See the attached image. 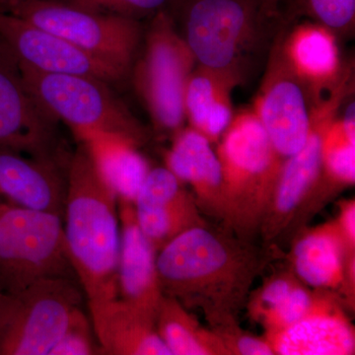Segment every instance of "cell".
I'll return each mask as SVG.
<instances>
[{"label":"cell","mask_w":355,"mask_h":355,"mask_svg":"<svg viewBox=\"0 0 355 355\" xmlns=\"http://www.w3.org/2000/svg\"><path fill=\"white\" fill-rule=\"evenodd\" d=\"M265 246L205 226L186 231L157 253L163 295L198 310L210 329L239 322L254 280L272 260Z\"/></svg>","instance_id":"6da1fadb"},{"label":"cell","mask_w":355,"mask_h":355,"mask_svg":"<svg viewBox=\"0 0 355 355\" xmlns=\"http://www.w3.org/2000/svg\"><path fill=\"white\" fill-rule=\"evenodd\" d=\"M62 219L70 263L88 304L118 298V198L81 142L69 158Z\"/></svg>","instance_id":"7a4b0ae2"},{"label":"cell","mask_w":355,"mask_h":355,"mask_svg":"<svg viewBox=\"0 0 355 355\" xmlns=\"http://www.w3.org/2000/svg\"><path fill=\"white\" fill-rule=\"evenodd\" d=\"M226 230L254 241L286 158L273 147L253 109L234 114L217 142Z\"/></svg>","instance_id":"3957f363"},{"label":"cell","mask_w":355,"mask_h":355,"mask_svg":"<svg viewBox=\"0 0 355 355\" xmlns=\"http://www.w3.org/2000/svg\"><path fill=\"white\" fill-rule=\"evenodd\" d=\"M26 85L55 120L71 130L77 142L94 133H113L144 144L147 133L108 83L96 77L49 73L20 64Z\"/></svg>","instance_id":"277c9868"},{"label":"cell","mask_w":355,"mask_h":355,"mask_svg":"<svg viewBox=\"0 0 355 355\" xmlns=\"http://www.w3.org/2000/svg\"><path fill=\"white\" fill-rule=\"evenodd\" d=\"M144 39L130 69L133 87L156 130L174 135L184 127V90L197 60L168 11L153 16Z\"/></svg>","instance_id":"5b68a950"},{"label":"cell","mask_w":355,"mask_h":355,"mask_svg":"<svg viewBox=\"0 0 355 355\" xmlns=\"http://www.w3.org/2000/svg\"><path fill=\"white\" fill-rule=\"evenodd\" d=\"M50 277L76 279L65 244L64 219L0 198V291Z\"/></svg>","instance_id":"8992f818"},{"label":"cell","mask_w":355,"mask_h":355,"mask_svg":"<svg viewBox=\"0 0 355 355\" xmlns=\"http://www.w3.org/2000/svg\"><path fill=\"white\" fill-rule=\"evenodd\" d=\"M83 301L78 282L67 277L0 291V355L50 354Z\"/></svg>","instance_id":"52a82bcc"},{"label":"cell","mask_w":355,"mask_h":355,"mask_svg":"<svg viewBox=\"0 0 355 355\" xmlns=\"http://www.w3.org/2000/svg\"><path fill=\"white\" fill-rule=\"evenodd\" d=\"M3 12L29 21L125 73L132 69L142 40L139 20L91 12L55 0H26Z\"/></svg>","instance_id":"ba28073f"},{"label":"cell","mask_w":355,"mask_h":355,"mask_svg":"<svg viewBox=\"0 0 355 355\" xmlns=\"http://www.w3.org/2000/svg\"><path fill=\"white\" fill-rule=\"evenodd\" d=\"M354 84V72H350L313 106L307 139L300 150L284 160L272 202L261 223L260 235L268 246L287 232L298 210L314 190L321 174L324 135L345 99L352 95Z\"/></svg>","instance_id":"9c48e42d"},{"label":"cell","mask_w":355,"mask_h":355,"mask_svg":"<svg viewBox=\"0 0 355 355\" xmlns=\"http://www.w3.org/2000/svg\"><path fill=\"white\" fill-rule=\"evenodd\" d=\"M261 20L258 0H188L182 36L198 64L217 69L241 67Z\"/></svg>","instance_id":"30bf717a"},{"label":"cell","mask_w":355,"mask_h":355,"mask_svg":"<svg viewBox=\"0 0 355 355\" xmlns=\"http://www.w3.org/2000/svg\"><path fill=\"white\" fill-rule=\"evenodd\" d=\"M0 147L32 157H67L58 121L30 92L19 60L0 37Z\"/></svg>","instance_id":"8fae6325"},{"label":"cell","mask_w":355,"mask_h":355,"mask_svg":"<svg viewBox=\"0 0 355 355\" xmlns=\"http://www.w3.org/2000/svg\"><path fill=\"white\" fill-rule=\"evenodd\" d=\"M313 106L309 91L287 62L279 35L270 51L253 111L282 157L293 155L304 146Z\"/></svg>","instance_id":"7c38bea8"},{"label":"cell","mask_w":355,"mask_h":355,"mask_svg":"<svg viewBox=\"0 0 355 355\" xmlns=\"http://www.w3.org/2000/svg\"><path fill=\"white\" fill-rule=\"evenodd\" d=\"M0 37L20 64L40 71L92 76L108 83L128 76L57 35L3 11H0Z\"/></svg>","instance_id":"4fadbf2b"},{"label":"cell","mask_w":355,"mask_h":355,"mask_svg":"<svg viewBox=\"0 0 355 355\" xmlns=\"http://www.w3.org/2000/svg\"><path fill=\"white\" fill-rule=\"evenodd\" d=\"M133 205L139 228L157 253L186 231L209 224L191 191L166 166L149 170Z\"/></svg>","instance_id":"5bb4252c"},{"label":"cell","mask_w":355,"mask_h":355,"mask_svg":"<svg viewBox=\"0 0 355 355\" xmlns=\"http://www.w3.org/2000/svg\"><path fill=\"white\" fill-rule=\"evenodd\" d=\"M342 298L327 289H315L304 316L266 340L277 355H354L355 331Z\"/></svg>","instance_id":"9a60e30c"},{"label":"cell","mask_w":355,"mask_h":355,"mask_svg":"<svg viewBox=\"0 0 355 355\" xmlns=\"http://www.w3.org/2000/svg\"><path fill=\"white\" fill-rule=\"evenodd\" d=\"M70 155L32 157L0 147V198L64 218Z\"/></svg>","instance_id":"2e32d148"},{"label":"cell","mask_w":355,"mask_h":355,"mask_svg":"<svg viewBox=\"0 0 355 355\" xmlns=\"http://www.w3.org/2000/svg\"><path fill=\"white\" fill-rule=\"evenodd\" d=\"M336 35L316 22L296 25L280 35L282 51L296 76L309 91L313 104L319 102L352 71L343 67Z\"/></svg>","instance_id":"e0dca14e"},{"label":"cell","mask_w":355,"mask_h":355,"mask_svg":"<svg viewBox=\"0 0 355 355\" xmlns=\"http://www.w3.org/2000/svg\"><path fill=\"white\" fill-rule=\"evenodd\" d=\"M118 209L121 225L119 298L155 319L163 297L156 265L157 252L139 228L135 205L118 200Z\"/></svg>","instance_id":"ac0fdd59"},{"label":"cell","mask_w":355,"mask_h":355,"mask_svg":"<svg viewBox=\"0 0 355 355\" xmlns=\"http://www.w3.org/2000/svg\"><path fill=\"white\" fill-rule=\"evenodd\" d=\"M173 137L172 146L165 155L166 167L190 186L200 212L222 223L221 167L211 142L190 127H184Z\"/></svg>","instance_id":"d6986e66"},{"label":"cell","mask_w":355,"mask_h":355,"mask_svg":"<svg viewBox=\"0 0 355 355\" xmlns=\"http://www.w3.org/2000/svg\"><path fill=\"white\" fill-rule=\"evenodd\" d=\"M101 354L171 355L156 331L155 319L121 298L88 304Z\"/></svg>","instance_id":"ffe728a7"},{"label":"cell","mask_w":355,"mask_h":355,"mask_svg":"<svg viewBox=\"0 0 355 355\" xmlns=\"http://www.w3.org/2000/svg\"><path fill=\"white\" fill-rule=\"evenodd\" d=\"M350 253L336 220L306 229L293 243L291 268L296 275L315 289H327L349 303L345 268Z\"/></svg>","instance_id":"44dd1931"},{"label":"cell","mask_w":355,"mask_h":355,"mask_svg":"<svg viewBox=\"0 0 355 355\" xmlns=\"http://www.w3.org/2000/svg\"><path fill=\"white\" fill-rule=\"evenodd\" d=\"M242 80L241 67L217 69L196 65L184 90L189 127L217 144L234 116L232 93Z\"/></svg>","instance_id":"7402d4cb"},{"label":"cell","mask_w":355,"mask_h":355,"mask_svg":"<svg viewBox=\"0 0 355 355\" xmlns=\"http://www.w3.org/2000/svg\"><path fill=\"white\" fill-rule=\"evenodd\" d=\"M103 181L118 200L135 203L151 169L135 140L113 133H94L80 141Z\"/></svg>","instance_id":"603a6c76"},{"label":"cell","mask_w":355,"mask_h":355,"mask_svg":"<svg viewBox=\"0 0 355 355\" xmlns=\"http://www.w3.org/2000/svg\"><path fill=\"white\" fill-rule=\"evenodd\" d=\"M355 182V137L349 135L338 116L331 123L322 148L321 174L314 190L298 210L291 228L312 216L338 191Z\"/></svg>","instance_id":"cb8c5ba5"},{"label":"cell","mask_w":355,"mask_h":355,"mask_svg":"<svg viewBox=\"0 0 355 355\" xmlns=\"http://www.w3.org/2000/svg\"><path fill=\"white\" fill-rule=\"evenodd\" d=\"M158 336L171 355H230L220 338L205 328L177 299L163 295L156 311Z\"/></svg>","instance_id":"d4e9b609"},{"label":"cell","mask_w":355,"mask_h":355,"mask_svg":"<svg viewBox=\"0 0 355 355\" xmlns=\"http://www.w3.org/2000/svg\"><path fill=\"white\" fill-rule=\"evenodd\" d=\"M293 16H305L329 28L336 36L354 34L355 0H287Z\"/></svg>","instance_id":"484cf974"},{"label":"cell","mask_w":355,"mask_h":355,"mask_svg":"<svg viewBox=\"0 0 355 355\" xmlns=\"http://www.w3.org/2000/svg\"><path fill=\"white\" fill-rule=\"evenodd\" d=\"M300 282L302 280L291 266L288 270H280L266 277L257 291L250 293L246 304L248 314L259 323L266 313L279 305Z\"/></svg>","instance_id":"4316f807"},{"label":"cell","mask_w":355,"mask_h":355,"mask_svg":"<svg viewBox=\"0 0 355 355\" xmlns=\"http://www.w3.org/2000/svg\"><path fill=\"white\" fill-rule=\"evenodd\" d=\"M62 3L102 14H113L130 19L153 16L167 11L173 0H55Z\"/></svg>","instance_id":"83f0119b"},{"label":"cell","mask_w":355,"mask_h":355,"mask_svg":"<svg viewBox=\"0 0 355 355\" xmlns=\"http://www.w3.org/2000/svg\"><path fill=\"white\" fill-rule=\"evenodd\" d=\"M300 282L279 305L266 313L259 323L265 329V336L277 333L301 319L312 304L314 291Z\"/></svg>","instance_id":"f1b7e54d"},{"label":"cell","mask_w":355,"mask_h":355,"mask_svg":"<svg viewBox=\"0 0 355 355\" xmlns=\"http://www.w3.org/2000/svg\"><path fill=\"white\" fill-rule=\"evenodd\" d=\"M91 320L81 307L77 308L64 333L49 355H92L101 354L96 343Z\"/></svg>","instance_id":"f546056e"},{"label":"cell","mask_w":355,"mask_h":355,"mask_svg":"<svg viewBox=\"0 0 355 355\" xmlns=\"http://www.w3.org/2000/svg\"><path fill=\"white\" fill-rule=\"evenodd\" d=\"M211 330L220 338L230 355H275L266 338L243 330L239 322H231Z\"/></svg>","instance_id":"4dcf8cb0"},{"label":"cell","mask_w":355,"mask_h":355,"mask_svg":"<svg viewBox=\"0 0 355 355\" xmlns=\"http://www.w3.org/2000/svg\"><path fill=\"white\" fill-rule=\"evenodd\" d=\"M336 225L340 229L347 250L355 253V202L352 200H343L338 205Z\"/></svg>","instance_id":"1f68e13d"},{"label":"cell","mask_w":355,"mask_h":355,"mask_svg":"<svg viewBox=\"0 0 355 355\" xmlns=\"http://www.w3.org/2000/svg\"><path fill=\"white\" fill-rule=\"evenodd\" d=\"M286 1L287 0H258L261 19L277 16L279 13L280 6Z\"/></svg>","instance_id":"d6a6232c"},{"label":"cell","mask_w":355,"mask_h":355,"mask_svg":"<svg viewBox=\"0 0 355 355\" xmlns=\"http://www.w3.org/2000/svg\"><path fill=\"white\" fill-rule=\"evenodd\" d=\"M23 1H26V0H0V11H6L9 7Z\"/></svg>","instance_id":"836d02e7"}]
</instances>
